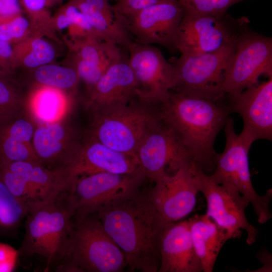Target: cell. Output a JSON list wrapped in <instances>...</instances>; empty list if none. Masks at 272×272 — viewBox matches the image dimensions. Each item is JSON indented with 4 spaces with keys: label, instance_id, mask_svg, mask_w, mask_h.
<instances>
[{
    "label": "cell",
    "instance_id": "21",
    "mask_svg": "<svg viewBox=\"0 0 272 272\" xmlns=\"http://www.w3.org/2000/svg\"><path fill=\"white\" fill-rule=\"evenodd\" d=\"M35 124L21 114L0 123V162H37L32 139Z\"/></svg>",
    "mask_w": 272,
    "mask_h": 272
},
{
    "label": "cell",
    "instance_id": "23",
    "mask_svg": "<svg viewBox=\"0 0 272 272\" xmlns=\"http://www.w3.org/2000/svg\"><path fill=\"white\" fill-rule=\"evenodd\" d=\"M188 220L192 243L202 271L212 272L221 249L231 238L224 229L206 214L195 215Z\"/></svg>",
    "mask_w": 272,
    "mask_h": 272
},
{
    "label": "cell",
    "instance_id": "3",
    "mask_svg": "<svg viewBox=\"0 0 272 272\" xmlns=\"http://www.w3.org/2000/svg\"><path fill=\"white\" fill-rule=\"evenodd\" d=\"M124 255L94 213L75 212L56 271L121 272Z\"/></svg>",
    "mask_w": 272,
    "mask_h": 272
},
{
    "label": "cell",
    "instance_id": "1",
    "mask_svg": "<svg viewBox=\"0 0 272 272\" xmlns=\"http://www.w3.org/2000/svg\"><path fill=\"white\" fill-rule=\"evenodd\" d=\"M94 213L122 252L127 267L141 272H158L160 245L167 222L140 188L98 206Z\"/></svg>",
    "mask_w": 272,
    "mask_h": 272
},
{
    "label": "cell",
    "instance_id": "32",
    "mask_svg": "<svg viewBox=\"0 0 272 272\" xmlns=\"http://www.w3.org/2000/svg\"><path fill=\"white\" fill-rule=\"evenodd\" d=\"M28 27V20L21 14L1 22L0 39L11 44L21 39L26 34Z\"/></svg>",
    "mask_w": 272,
    "mask_h": 272
},
{
    "label": "cell",
    "instance_id": "22",
    "mask_svg": "<svg viewBox=\"0 0 272 272\" xmlns=\"http://www.w3.org/2000/svg\"><path fill=\"white\" fill-rule=\"evenodd\" d=\"M0 163L27 179L38 190L42 201L67 196L73 191L75 182L66 170L49 169L35 162Z\"/></svg>",
    "mask_w": 272,
    "mask_h": 272
},
{
    "label": "cell",
    "instance_id": "4",
    "mask_svg": "<svg viewBox=\"0 0 272 272\" xmlns=\"http://www.w3.org/2000/svg\"><path fill=\"white\" fill-rule=\"evenodd\" d=\"M70 195L37 201L29 206L19 254L44 257L45 271L57 265L63 253L75 213Z\"/></svg>",
    "mask_w": 272,
    "mask_h": 272
},
{
    "label": "cell",
    "instance_id": "16",
    "mask_svg": "<svg viewBox=\"0 0 272 272\" xmlns=\"http://www.w3.org/2000/svg\"><path fill=\"white\" fill-rule=\"evenodd\" d=\"M188 169L166 175L146 190L149 200L167 223L182 220L195 207L199 191Z\"/></svg>",
    "mask_w": 272,
    "mask_h": 272
},
{
    "label": "cell",
    "instance_id": "40",
    "mask_svg": "<svg viewBox=\"0 0 272 272\" xmlns=\"http://www.w3.org/2000/svg\"><path fill=\"white\" fill-rule=\"evenodd\" d=\"M258 255V258H261V261H262L261 262L264 263V266L258 270H260L261 271H265V264L266 265H268L269 268V267L271 268V256H270V254L266 250H265L264 252L261 251V253H259ZM268 271H270L269 270Z\"/></svg>",
    "mask_w": 272,
    "mask_h": 272
},
{
    "label": "cell",
    "instance_id": "20",
    "mask_svg": "<svg viewBox=\"0 0 272 272\" xmlns=\"http://www.w3.org/2000/svg\"><path fill=\"white\" fill-rule=\"evenodd\" d=\"M128 58L110 66L90 88V111L125 105L137 97L136 82Z\"/></svg>",
    "mask_w": 272,
    "mask_h": 272
},
{
    "label": "cell",
    "instance_id": "7",
    "mask_svg": "<svg viewBox=\"0 0 272 272\" xmlns=\"http://www.w3.org/2000/svg\"><path fill=\"white\" fill-rule=\"evenodd\" d=\"M249 23L241 28L225 74L222 89L228 97L258 84L262 75L272 78V38L251 29Z\"/></svg>",
    "mask_w": 272,
    "mask_h": 272
},
{
    "label": "cell",
    "instance_id": "19",
    "mask_svg": "<svg viewBox=\"0 0 272 272\" xmlns=\"http://www.w3.org/2000/svg\"><path fill=\"white\" fill-rule=\"evenodd\" d=\"M158 272H201L202 267L192 243L188 219L167 223L160 245Z\"/></svg>",
    "mask_w": 272,
    "mask_h": 272
},
{
    "label": "cell",
    "instance_id": "10",
    "mask_svg": "<svg viewBox=\"0 0 272 272\" xmlns=\"http://www.w3.org/2000/svg\"><path fill=\"white\" fill-rule=\"evenodd\" d=\"M188 169L198 191L206 199V214L224 229L231 239L239 237L241 230H244L247 232V243H254L258 230L249 223L245 216L249 202L241 195L233 193L213 181L195 162Z\"/></svg>",
    "mask_w": 272,
    "mask_h": 272
},
{
    "label": "cell",
    "instance_id": "12",
    "mask_svg": "<svg viewBox=\"0 0 272 272\" xmlns=\"http://www.w3.org/2000/svg\"><path fill=\"white\" fill-rule=\"evenodd\" d=\"M127 62L136 82L137 97L150 104L164 100L175 84V70L158 48L132 41Z\"/></svg>",
    "mask_w": 272,
    "mask_h": 272
},
{
    "label": "cell",
    "instance_id": "6",
    "mask_svg": "<svg viewBox=\"0 0 272 272\" xmlns=\"http://www.w3.org/2000/svg\"><path fill=\"white\" fill-rule=\"evenodd\" d=\"M224 126L225 149L222 153H216L215 169L209 177L230 192L241 195L252 206L258 222L265 223L272 217L269 210L272 190H267L262 196L255 191L248 162V152L252 144L235 132L231 117H228Z\"/></svg>",
    "mask_w": 272,
    "mask_h": 272
},
{
    "label": "cell",
    "instance_id": "2",
    "mask_svg": "<svg viewBox=\"0 0 272 272\" xmlns=\"http://www.w3.org/2000/svg\"><path fill=\"white\" fill-rule=\"evenodd\" d=\"M157 107L161 119L173 131L194 162L211 175L215 169V139L232 112L226 99L215 101L171 91Z\"/></svg>",
    "mask_w": 272,
    "mask_h": 272
},
{
    "label": "cell",
    "instance_id": "8",
    "mask_svg": "<svg viewBox=\"0 0 272 272\" xmlns=\"http://www.w3.org/2000/svg\"><path fill=\"white\" fill-rule=\"evenodd\" d=\"M235 41L212 52L197 55L181 54L172 64L175 84L171 91L215 101L224 99L222 87Z\"/></svg>",
    "mask_w": 272,
    "mask_h": 272
},
{
    "label": "cell",
    "instance_id": "27",
    "mask_svg": "<svg viewBox=\"0 0 272 272\" xmlns=\"http://www.w3.org/2000/svg\"><path fill=\"white\" fill-rule=\"evenodd\" d=\"M36 81L42 86L59 90L73 89L79 78L72 68L54 64H45L38 67L34 73Z\"/></svg>",
    "mask_w": 272,
    "mask_h": 272
},
{
    "label": "cell",
    "instance_id": "35",
    "mask_svg": "<svg viewBox=\"0 0 272 272\" xmlns=\"http://www.w3.org/2000/svg\"><path fill=\"white\" fill-rule=\"evenodd\" d=\"M19 257L18 250L7 244L0 243V272L13 271Z\"/></svg>",
    "mask_w": 272,
    "mask_h": 272
},
{
    "label": "cell",
    "instance_id": "11",
    "mask_svg": "<svg viewBox=\"0 0 272 272\" xmlns=\"http://www.w3.org/2000/svg\"><path fill=\"white\" fill-rule=\"evenodd\" d=\"M146 179L154 183L194 162L173 131L161 119L144 138L135 155Z\"/></svg>",
    "mask_w": 272,
    "mask_h": 272
},
{
    "label": "cell",
    "instance_id": "28",
    "mask_svg": "<svg viewBox=\"0 0 272 272\" xmlns=\"http://www.w3.org/2000/svg\"><path fill=\"white\" fill-rule=\"evenodd\" d=\"M0 179L16 197L28 205L42 201L36 188L23 176L9 170L0 163Z\"/></svg>",
    "mask_w": 272,
    "mask_h": 272
},
{
    "label": "cell",
    "instance_id": "18",
    "mask_svg": "<svg viewBox=\"0 0 272 272\" xmlns=\"http://www.w3.org/2000/svg\"><path fill=\"white\" fill-rule=\"evenodd\" d=\"M141 171L135 157L115 151L85 135L69 167L76 181L82 175L99 172L131 174Z\"/></svg>",
    "mask_w": 272,
    "mask_h": 272
},
{
    "label": "cell",
    "instance_id": "34",
    "mask_svg": "<svg viewBox=\"0 0 272 272\" xmlns=\"http://www.w3.org/2000/svg\"><path fill=\"white\" fill-rule=\"evenodd\" d=\"M175 1L177 0H118L112 7L115 13L123 18H128L149 7Z\"/></svg>",
    "mask_w": 272,
    "mask_h": 272
},
{
    "label": "cell",
    "instance_id": "42",
    "mask_svg": "<svg viewBox=\"0 0 272 272\" xmlns=\"http://www.w3.org/2000/svg\"><path fill=\"white\" fill-rule=\"evenodd\" d=\"M1 7H2V3H1V2L0 1V10L1 9Z\"/></svg>",
    "mask_w": 272,
    "mask_h": 272
},
{
    "label": "cell",
    "instance_id": "31",
    "mask_svg": "<svg viewBox=\"0 0 272 272\" xmlns=\"http://www.w3.org/2000/svg\"><path fill=\"white\" fill-rule=\"evenodd\" d=\"M70 19L72 32L77 38L91 37L102 40L98 37L82 12L72 3L65 6L62 11Z\"/></svg>",
    "mask_w": 272,
    "mask_h": 272
},
{
    "label": "cell",
    "instance_id": "38",
    "mask_svg": "<svg viewBox=\"0 0 272 272\" xmlns=\"http://www.w3.org/2000/svg\"><path fill=\"white\" fill-rule=\"evenodd\" d=\"M26 10L33 15H39L45 12L47 0H21Z\"/></svg>",
    "mask_w": 272,
    "mask_h": 272
},
{
    "label": "cell",
    "instance_id": "33",
    "mask_svg": "<svg viewBox=\"0 0 272 272\" xmlns=\"http://www.w3.org/2000/svg\"><path fill=\"white\" fill-rule=\"evenodd\" d=\"M77 72L79 80H82L90 88L94 85L104 73L107 70L83 59L76 55L75 66L74 69Z\"/></svg>",
    "mask_w": 272,
    "mask_h": 272
},
{
    "label": "cell",
    "instance_id": "30",
    "mask_svg": "<svg viewBox=\"0 0 272 272\" xmlns=\"http://www.w3.org/2000/svg\"><path fill=\"white\" fill-rule=\"evenodd\" d=\"M245 0H177L184 12L198 15L222 16L232 6Z\"/></svg>",
    "mask_w": 272,
    "mask_h": 272
},
{
    "label": "cell",
    "instance_id": "29",
    "mask_svg": "<svg viewBox=\"0 0 272 272\" xmlns=\"http://www.w3.org/2000/svg\"><path fill=\"white\" fill-rule=\"evenodd\" d=\"M4 76L0 75V123L22 114L25 110L22 98Z\"/></svg>",
    "mask_w": 272,
    "mask_h": 272
},
{
    "label": "cell",
    "instance_id": "41",
    "mask_svg": "<svg viewBox=\"0 0 272 272\" xmlns=\"http://www.w3.org/2000/svg\"><path fill=\"white\" fill-rule=\"evenodd\" d=\"M58 1V0H47V5L48 6L50 5V4H53Z\"/></svg>",
    "mask_w": 272,
    "mask_h": 272
},
{
    "label": "cell",
    "instance_id": "25",
    "mask_svg": "<svg viewBox=\"0 0 272 272\" xmlns=\"http://www.w3.org/2000/svg\"><path fill=\"white\" fill-rule=\"evenodd\" d=\"M29 207L15 196L0 179V238L17 237Z\"/></svg>",
    "mask_w": 272,
    "mask_h": 272
},
{
    "label": "cell",
    "instance_id": "15",
    "mask_svg": "<svg viewBox=\"0 0 272 272\" xmlns=\"http://www.w3.org/2000/svg\"><path fill=\"white\" fill-rule=\"evenodd\" d=\"M232 112L243 120L239 135L252 144L259 139H272V78L233 97L225 95Z\"/></svg>",
    "mask_w": 272,
    "mask_h": 272
},
{
    "label": "cell",
    "instance_id": "37",
    "mask_svg": "<svg viewBox=\"0 0 272 272\" xmlns=\"http://www.w3.org/2000/svg\"><path fill=\"white\" fill-rule=\"evenodd\" d=\"M0 22L10 19L21 14V8L18 0H0Z\"/></svg>",
    "mask_w": 272,
    "mask_h": 272
},
{
    "label": "cell",
    "instance_id": "17",
    "mask_svg": "<svg viewBox=\"0 0 272 272\" xmlns=\"http://www.w3.org/2000/svg\"><path fill=\"white\" fill-rule=\"evenodd\" d=\"M66 120L35 125L32 144L39 164L49 169L69 172L82 139Z\"/></svg>",
    "mask_w": 272,
    "mask_h": 272
},
{
    "label": "cell",
    "instance_id": "26",
    "mask_svg": "<svg viewBox=\"0 0 272 272\" xmlns=\"http://www.w3.org/2000/svg\"><path fill=\"white\" fill-rule=\"evenodd\" d=\"M13 51L14 65L18 61L30 68L46 64L55 56L54 48L50 44L39 38H34L24 45H18Z\"/></svg>",
    "mask_w": 272,
    "mask_h": 272
},
{
    "label": "cell",
    "instance_id": "24",
    "mask_svg": "<svg viewBox=\"0 0 272 272\" xmlns=\"http://www.w3.org/2000/svg\"><path fill=\"white\" fill-rule=\"evenodd\" d=\"M25 104V110L35 125L59 121L70 113L72 102L60 90L43 86Z\"/></svg>",
    "mask_w": 272,
    "mask_h": 272
},
{
    "label": "cell",
    "instance_id": "39",
    "mask_svg": "<svg viewBox=\"0 0 272 272\" xmlns=\"http://www.w3.org/2000/svg\"><path fill=\"white\" fill-rule=\"evenodd\" d=\"M56 22L57 26L60 29L70 27L72 25L70 19L62 12L57 16Z\"/></svg>",
    "mask_w": 272,
    "mask_h": 272
},
{
    "label": "cell",
    "instance_id": "9",
    "mask_svg": "<svg viewBox=\"0 0 272 272\" xmlns=\"http://www.w3.org/2000/svg\"><path fill=\"white\" fill-rule=\"evenodd\" d=\"M246 17L235 19L222 16L194 15L184 12L177 37V50L181 54L197 55L219 50L234 41Z\"/></svg>",
    "mask_w": 272,
    "mask_h": 272
},
{
    "label": "cell",
    "instance_id": "13",
    "mask_svg": "<svg viewBox=\"0 0 272 272\" xmlns=\"http://www.w3.org/2000/svg\"><path fill=\"white\" fill-rule=\"evenodd\" d=\"M115 14L134 41L159 44L170 51L177 50V33L184 14L177 1L149 7L128 18Z\"/></svg>",
    "mask_w": 272,
    "mask_h": 272
},
{
    "label": "cell",
    "instance_id": "36",
    "mask_svg": "<svg viewBox=\"0 0 272 272\" xmlns=\"http://www.w3.org/2000/svg\"><path fill=\"white\" fill-rule=\"evenodd\" d=\"M14 66L13 48L10 43L0 39V75H5Z\"/></svg>",
    "mask_w": 272,
    "mask_h": 272
},
{
    "label": "cell",
    "instance_id": "5",
    "mask_svg": "<svg viewBox=\"0 0 272 272\" xmlns=\"http://www.w3.org/2000/svg\"><path fill=\"white\" fill-rule=\"evenodd\" d=\"M154 105L136 97L125 105L91 111V122L85 134L115 151L135 157L144 138L160 120Z\"/></svg>",
    "mask_w": 272,
    "mask_h": 272
},
{
    "label": "cell",
    "instance_id": "14",
    "mask_svg": "<svg viewBox=\"0 0 272 272\" xmlns=\"http://www.w3.org/2000/svg\"><path fill=\"white\" fill-rule=\"evenodd\" d=\"M146 179L142 171L131 174L99 172L82 175L75 182L70 200L75 212L89 213L137 191Z\"/></svg>",
    "mask_w": 272,
    "mask_h": 272
}]
</instances>
